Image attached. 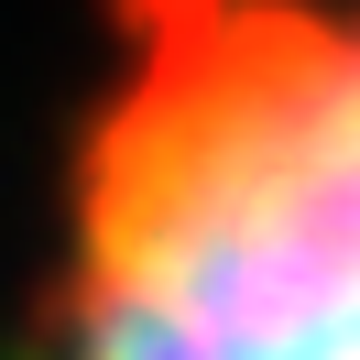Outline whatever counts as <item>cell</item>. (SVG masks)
<instances>
[{
  "label": "cell",
  "instance_id": "cell-1",
  "mask_svg": "<svg viewBox=\"0 0 360 360\" xmlns=\"http://www.w3.org/2000/svg\"><path fill=\"white\" fill-rule=\"evenodd\" d=\"M33 360H360V0L88 11Z\"/></svg>",
  "mask_w": 360,
  "mask_h": 360
}]
</instances>
